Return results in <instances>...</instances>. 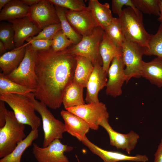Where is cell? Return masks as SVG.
Listing matches in <instances>:
<instances>
[{"label":"cell","mask_w":162,"mask_h":162,"mask_svg":"<svg viewBox=\"0 0 162 162\" xmlns=\"http://www.w3.org/2000/svg\"><path fill=\"white\" fill-rule=\"evenodd\" d=\"M28 17L39 29L60 23L55 6L48 0L40 1L30 7Z\"/></svg>","instance_id":"cell-10"},{"label":"cell","mask_w":162,"mask_h":162,"mask_svg":"<svg viewBox=\"0 0 162 162\" xmlns=\"http://www.w3.org/2000/svg\"><path fill=\"white\" fill-rule=\"evenodd\" d=\"M54 5L58 6L69 10L79 11L86 9L83 0H48Z\"/></svg>","instance_id":"cell-34"},{"label":"cell","mask_w":162,"mask_h":162,"mask_svg":"<svg viewBox=\"0 0 162 162\" xmlns=\"http://www.w3.org/2000/svg\"><path fill=\"white\" fill-rule=\"evenodd\" d=\"M88 7L98 26L105 30L113 18L109 4H102L97 0H90Z\"/></svg>","instance_id":"cell-20"},{"label":"cell","mask_w":162,"mask_h":162,"mask_svg":"<svg viewBox=\"0 0 162 162\" xmlns=\"http://www.w3.org/2000/svg\"><path fill=\"white\" fill-rule=\"evenodd\" d=\"M38 129L31 130L26 137L17 144L13 151L8 155L1 158L0 162H21L22 155L24 151L31 146L33 141L38 136Z\"/></svg>","instance_id":"cell-26"},{"label":"cell","mask_w":162,"mask_h":162,"mask_svg":"<svg viewBox=\"0 0 162 162\" xmlns=\"http://www.w3.org/2000/svg\"><path fill=\"white\" fill-rule=\"evenodd\" d=\"M159 7L160 15L158 19V21L162 24V0H160Z\"/></svg>","instance_id":"cell-42"},{"label":"cell","mask_w":162,"mask_h":162,"mask_svg":"<svg viewBox=\"0 0 162 162\" xmlns=\"http://www.w3.org/2000/svg\"><path fill=\"white\" fill-rule=\"evenodd\" d=\"M65 15L72 28L82 36L89 34L98 26L88 7L79 11L67 9Z\"/></svg>","instance_id":"cell-13"},{"label":"cell","mask_w":162,"mask_h":162,"mask_svg":"<svg viewBox=\"0 0 162 162\" xmlns=\"http://www.w3.org/2000/svg\"><path fill=\"white\" fill-rule=\"evenodd\" d=\"M118 18L126 40L147 48L151 34L144 28L142 12L128 7L123 9Z\"/></svg>","instance_id":"cell-2"},{"label":"cell","mask_w":162,"mask_h":162,"mask_svg":"<svg viewBox=\"0 0 162 162\" xmlns=\"http://www.w3.org/2000/svg\"><path fill=\"white\" fill-rule=\"evenodd\" d=\"M11 0H0V10L5 6V5L9 3Z\"/></svg>","instance_id":"cell-43"},{"label":"cell","mask_w":162,"mask_h":162,"mask_svg":"<svg viewBox=\"0 0 162 162\" xmlns=\"http://www.w3.org/2000/svg\"><path fill=\"white\" fill-rule=\"evenodd\" d=\"M14 32L16 48L24 45V41L30 37L37 35L41 31L27 16L9 21Z\"/></svg>","instance_id":"cell-17"},{"label":"cell","mask_w":162,"mask_h":162,"mask_svg":"<svg viewBox=\"0 0 162 162\" xmlns=\"http://www.w3.org/2000/svg\"><path fill=\"white\" fill-rule=\"evenodd\" d=\"M4 103L0 100V128L3 127L6 123V114L7 110Z\"/></svg>","instance_id":"cell-38"},{"label":"cell","mask_w":162,"mask_h":162,"mask_svg":"<svg viewBox=\"0 0 162 162\" xmlns=\"http://www.w3.org/2000/svg\"><path fill=\"white\" fill-rule=\"evenodd\" d=\"M61 115L64 121L66 132L82 141L90 127L83 119L67 110H62Z\"/></svg>","instance_id":"cell-18"},{"label":"cell","mask_w":162,"mask_h":162,"mask_svg":"<svg viewBox=\"0 0 162 162\" xmlns=\"http://www.w3.org/2000/svg\"><path fill=\"white\" fill-rule=\"evenodd\" d=\"M6 47L4 44L0 40V54L2 55L6 52L7 50Z\"/></svg>","instance_id":"cell-41"},{"label":"cell","mask_w":162,"mask_h":162,"mask_svg":"<svg viewBox=\"0 0 162 162\" xmlns=\"http://www.w3.org/2000/svg\"><path fill=\"white\" fill-rule=\"evenodd\" d=\"M28 94H3L0 95V100L9 105L20 123L28 125L32 130H34L38 129L41 124V120L35 112Z\"/></svg>","instance_id":"cell-3"},{"label":"cell","mask_w":162,"mask_h":162,"mask_svg":"<svg viewBox=\"0 0 162 162\" xmlns=\"http://www.w3.org/2000/svg\"><path fill=\"white\" fill-rule=\"evenodd\" d=\"M82 142L93 153L100 158L104 162H117L123 160L145 162L148 160V158L146 155L137 154L131 156L119 152L103 149L91 142L86 136Z\"/></svg>","instance_id":"cell-16"},{"label":"cell","mask_w":162,"mask_h":162,"mask_svg":"<svg viewBox=\"0 0 162 162\" xmlns=\"http://www.w3.org/2000/svg\"><path fill=\"white\" fill-rule=\"evenodd\" d=\"M100 125L108 133L111 146L118 149L125 150L128 154H130L135 148L140 138L139 135L135 132L131 130L128 134H124L116 132L110 125L107 119L103 120Z\"/></svg>","instance_id":"cell-14"},{"label":"cell","mask_w":162,"mask_h":162,"mask_svg":"<svg viewBox=\"0 0 162 162\" xmlns=\"http://www.w3.org/2000/svg\"><path fill=\"white\" fill-rule=\"evenodd\" d=\"M80 117L89 125L90 128L97 130L101 122L109 117L106 105L100 101L84 104L66 109Z\"/></svg>","instance_id":"cell-9"},{"label":"cell","mask_w":162,"mask_h":162,"mask_svg":"<svg viewBox=\"0 0 162 162\" xmlns=\"http://www.w3.org/2000/svg\"><path fill=\"white\" fill-rule=\"evenodd\" d=\"M15 33L11 24L2 23L0 25V39L5 46L7 50L16 48L14 40Z\"/></svg>","instance_id":"cell-32"},{"label":"cell","mask_w":162,"mask_h":162,"mask_svg":"<svg viewBox=\"0 0 162 162\" xmlns=\"http://www.w3.org/2000/svg\"><path fill=\"white\" fill-rule=\"evenodd\" d=\"M154 155V162H162V138Z\"/></svg>","instance_id":"cell-39"},{"label":"cell","mask_w":162,"mask_h":162,"mask_svg":"<svg viewBox=\"0 0 162 162\" xmlns=\"http://www.w3.org/2000/svg\"><path fill=\"white\" fill-rule=\"evenodd\" d=\"M25 5L31 7L40 2V0H21Z\"/></svg>","instance_id":"cell-40"},{"label":"cell","mask_w":162,"mask_h":162,"mask_svg":"<svg viewBox=\"0 0 162 162\" xmlns=\"http://www.w3.org/2000/svg\"><path fill=\"white\" fill-rule=\"evenodd\" d=\"M30 100L36 111L40 115L44 133L43 147L48 146L56 139H62L66 132L64 124L56 119L44 103L35 98L33 93L28 94Z\"/></svg>","instance_id":"cell-5"},{"label":"cell","mask_w":162,"mask_h":162,"mask_svg":"<svg viewBox=\"0 0 162 162\" xmlns=\"http://www.w3.org/2000/svg\"><path fill=\"white\" fill-rule=\"evenodd\" d=\"M136 7L141 12L159 16L160 0H132Z\"/></svg>","instance_id":"cell-31"},{"label":"cell","mask_w":162,"mask_h":162,"mask_svg":"<svg viewBox=\"0 0 162 162\" xmlns=\"http://www.w3.org/2000/svg\"><path fill=\"white\" fill-rule=\"evenodd\" d=\"M27 43L0 56V68L3 74L7 76L18 67L25 55Z\"/></svg>","instance_id":"cell-19"},{"label":"cell","mask_w":162,"mask_h":162,"mask_svg":"<svg viewBox=\"0 0 162 162\" xmlns=\"http://www.w3.org/2000/svg\"><path fill=\"white\" fill-rule=\"evenodd\" d=\"M122 57L125 65L124 74L126 83L132 78L141 77V72L145 55V48L132 42L126 40L122 47Z\"/></svg>","instance_id":"cell-8"},{"label":"cell","mask_w":162,"mask_h":162,"mask_svg":"<svg viewBox=\"0 0 162 162\" xmlns=\"http://www.w3.org/2000/svg\"><path fill=\"white\" fill-rule=\"evenodd\" d=\"M76 62V56L70 46L57 52L51 47L35 50V98L51 109L59 108L65 88L73 82Z\"/></svg>","instance_id":"cell-1"},{"label":"cell","mask_w":162,"mask_h":162,"mask_svg":"<svg viewBox=\"0 0 162 162\" xmlns=\"http://www.w3.org/2000/svg\"><path fill=\"white\" fill-rule=\"evenodd\" d=\"M104 30L100 26L97 27L88 35L82 36L77 44L70 46L72 52L76 56L85 57L92 62L94 65L102 66L103 62L99 52V47Z\"/></svg>","instance_id":"cell-6"},{"label":"cell","mask_w":162,"mask_h":162,"mask_svg":"<svg viewBox=\"0 0 162 162\" xmlns=\"http://www.w3.org/2000/svg\"><path fill=\"white\" fill-rule=\"evenodd\" d=\"M145 55L156 56L162 59V24L155 34H151L148 47L145 48Z\"/></svg>","instance_id":"cell-30"},{"label":"cell","mask_w":162,"mask_h":162,"mask_svg":"<svg viewBox=\"0 0 162 162\" xmlns=\"http://www.w3.org/2000/svg\"><path fill=\"white\" fill-rule=\"evenodd\" d=\"M35 90V89L17 83L2 73H0V95L7 94L27 95L34 93Z\"/></svg>","instance_id":"cell-27"},{"label":"cell","mask_w":162,"mask_h":162,"mask_svg":"<svg viewBox=\"0 0 162 162\" xmlns=\"http://www.w3.org/2000/svg\"><path fill=\"white\" fill-rule=\"evenodd\" d=\"M6 123L0 128V158L11 153L17 144L26 137L24 124L16 118L13 111L8 110L6 114Z\"/></svg>","instance_id":"cell-4"},{"label":"cell","mask_w":162,"mask_h":162,"mask_svg":"<svg viewBox=\"0 0 162 162\" xmlns=\"http://www.w3.org/2000/svg\"><path fill=\"white\" fill-rule=\"evenodd\" d=\"M83 88L73 82L67 86L62 101L65 109L85 104L83 98Z\"/></svg>","instance_id":"cell-25"},{"label":"cell","mask_w":162,"mask_h":162,"mask_svg":"<svg viewBox=\"0 0 162 162\" xmlns=\"http://www.w3.org/2000/svg\"><path fill=\"white\" fill-rule=\"evenodd\" d=\"M29 9L21 0H11L0 11V20L9 21L28 17Z\"/></svg>","instance_id":"cell-23"},{"label":"cell","mask_w":162,"mask_h":162,"mask_svg":"<svg viewBox=\"0 0 162 162\" xmlns=\"http://www.w3.org/2000/svg\"><path fill=\"white\" fill-rule=\"evenodd\" d=\"M35 50L27 42L24 57L18 67L7 76L14 82L35 89L37 80L35 72Z\"/></svg>","instance_id":"cell-7"},{"label":"cell","mask_w":162,"mask_h":162,"mask_svg":"<svg viewBox=\"0 0 162 162\" xmlns=\"http://www.w3.org/2000/svg\"><path fill=\"white\" fill-rule=\"evenodd\" d=\"M61 29L60 23L51 25L45 27L37 35L30 38L32 40H52L57 32Z\"/></svg>","instance_id":"cell-35"},{"label":"cell","mask_w":162,"mask_h":162,"mask_svg":"<svg viewBox=\"0 0 162 162\" xmlns=\"http://www.w3.org/2000/svg\"><path fill=\"white\" fill-rule=\"evenodd\" d=\"M73 44L61 29L58 31L52 40L51 47L55 52L63 50Z\"/></svg>","instance_id":"cell-33"},{"label":"cell","mask_w":162,"mask_h":162,"mask_svg":"<svg viewBox=\"0 0 162 162\" xmlns=\"http://www.w3.org/2000/svg\"><path fill=\"white\" fill-rule=\"evenodd\" d=\"M99 52L102 62V67L107 73L113 59L122 56V48L117 46L104 31L99 47Z\"/></svg>","instance_id":"cell-22"},{"label":"cell","mask_w":162,"mask_h":162,"mask_svg":"<svg viewBox=\"0 0 162 162\" xmlns=\"http://www.w3.org/2000/svg\"><path fill=\"white\" fill-rule=\"evenodd\" d=\"M104 31L110 39L117 46L122 48L123 44L126 40L118 17H113L112 21Z\"/></svg>","instance_id":"cell-29"},{"label":"cell","mask_w":162,"mask_h":162,"mask_svg":"<svg viewBox=\"0 0 162 162\" xmlns=\"http://www.w3.org/2000/svg\"><path fill=\"white\" fill-rule=\"evenodd\" d=\"M141 77L159 88L162 87V59L156 57L148 62H144Z\"/></svg>","instance_id":"cell-21"},{"label":"cell","mask_w":162,"mask_h":162,"mask_svg":"<svg viewBox=\"0 0 162 162\" xmlns=\"http://www.w3.org/2000/svg\"><path fill=\"white\" fill-rule=\"evenodd\" d=\"M26 41L31 44L33 48L36 51H41L48 50L51 46L52 40H32L30 37Z\"/></svg>","instance_id":"cell-37"},{"label":"cell","mask_w":162,"mask_h":162,"mask_svg":"<svg viewBox=\"0 0 162 162\" xmlns=\"http://www.w3.org/2000/svg\"><path fill=\"white\" fill-rule=\"evenodd\" d=\"M88 80L86 88V94L85 98L87 104L99 102L98 98L99 92L106 86L107 79V73L102 66L96 64Z\"/></svg>","instance_id":"cell-15"},{"label":"cell","mask_w":162,"mask_h":162,"mask_svg":"<svg viewBox=\"0 0 162 162\" xmlns=\"http://www.w3.org/2000/svg\"><path fill=\"white\" fill-rule=\"evenodd\" d=\"M76 61L73 82L84 88L86 87L94 66L91 61L84 56H76Z\"/></svg>","instance_id":"cell-24"},{"label":"cell","mask_w":162,"mask_h":162,"mask_svg":"<svg viewBox=\"0 0 162 162\" xmlns=\"http://www.w3.org/2000/svg\"><path fill=\"white\" fill-rule=\"evenodd\" d=\"M55 6L62 30L74 45L77 44L81 41L82 36L74 30L68 21L65 15L67 9L57 6Z\"/></svg>","instance_id":"cell-28"},{"label":"cell","mask_w":162,"mask_h":162,"mask_svg":"<svg viewBox=\"0 0 162 162\" xmlns=\"http://www.w3.org/2000/svg\"><path fill=\"white\" fill-rule=\"evenodd\" d=\"M125 65L122 56L114 58L107 71L108 79L106 86V93L114 98L122 93V88L126 81Z\"/></svg>","instance_id":"cell-12"},{"label":"cell","mask_w":162,"mask_h":162,"mask_svg":"<svg viewBox=\"0 0 162 162\" xmlns=\"http://www.w3.org/2000/svg\"><path fill=\"white\" fill-rule=\"evenodd\" d=\"M32 145V153L38 162H70L64 152L71 151L73 148L63 144L59 139L45 147L41 148L35 143Z\"/></svg>","instance_id":"cell-11"},{"label":"cell","mask_w":162,"mask_h":162,"mask_svg":"<svg viewBox=\"0 0 162 162\" xmlns=\"http://www.w3.org/2000/svg\"><path fill=\"white\" fill-rule=\"evenodd\" d=\"M125 5L134 9L136 8L134 6L132 0H112V9L113 12L119 16L121 14L123 7Z\"/></svg>","instance_id":"cell-36"}]
</instances>
